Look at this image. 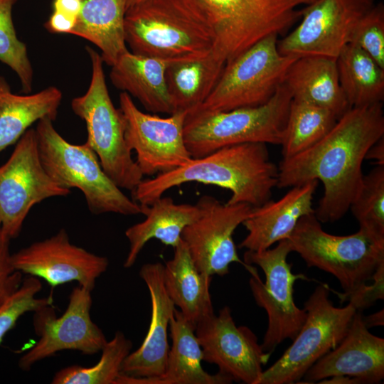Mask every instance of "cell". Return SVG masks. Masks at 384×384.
<instances>
[{
    "instance_id": "cell-32",
    "label": "cell",
    "mask_w": 384,
    "mask_h": 384,
    "mask_svg": "<svg viewBox=\"0 0 384 384\" xmlns=\"http://www.w3.org/2000/svg\"><path fill=\"white\" fill-rule=\"evenodd\" d=\"M132 348V341L117 331L101 350L99 361L92 366L73 365L57 371L53 384H116L121 367Z\"/></svg>"
},
{
    "instance_id": "cell-38",
    "label": "cell",
    "mask_w": 384,
    "mask_h": 384,
    "mask_svg": "<svg viewBox=\"0 0 384 384\" xmlns=\"http://www.w3.org/2000/svg\"><path fill=\"white\" fill-rule=\"evenodd\" d=\"M371 280L373 281L371 284L368 285L366 283L361 285L345 299L349 301L356 311H363L373 305L378 300H383L384 262L377 267Z\"/></svg>"
},
{
    "instance_id": "cell-39",
    "label": "cell",
    "mask_w": 384,
    "mask_h": 384,
    "mask_svg": "<svg viewBox=\"0 0 384 384\" xmlns=\"http://www.w3.org/2000/svg\"><path fill=\"white\" fill-rule=\"evenodd\" d=\"M76 18L53 11L45 26L47 30L55 33H70Z\"/></svg>"
},
{
    "instance_id": "cell-24",
    "label": "cell",
    "mask_w": 384,
    "mask_h": 384,
    "mask_svg": "<svg viewBox=\"0 0 384 384\" xmlns=\"http://www.w3.org/2000/svg\"><path fill=\"white\" fill-rule=\"evenodd\" d=\"M169 63L127 52L111 66L110 78L117 89L137 98L153 113H174L165 72Z\"/></svg>"
},
{
    "instance_id": "cell-45",
    "label": "cell",
    "mask_w": 384,
    "mask_h": 384,
    "mask_svg": "<svg viewBox=\"0 0 384 384\" xmlns=\"http://www.w3.org/2000/svg\"><path fill=\"white\" fill-rule=\"evenodd\" d=\"M304 1H306V4L309 5V4H311L314 3V2H316L318 0H304Z\"/></svg>"
},
{
    "instance_id": "cell-2",
    "label": "cell",
    "mask_w": 384,
    "mask_h": 384,
    "mask_svg": "<svg viewBox=\"0 0 384 384\" xmlns=\"http://www.w3.org/2000/svg\"><path fill=\"white\" fill-rule=\"evenodd\" d=\"M278 166L265 143H245L220 148L169 172L142 180L132 192V199L149 206L168 190L189 182L228 189L227 204L258 207L269 201L277 186Z\"/></svg>"
},
{
    "instance_id": "cell-18",
    "label": "cell",
    "mask_w": 384,
    "mask_h": 384,
    "mask_svg": "<svg viewBox=\"0 0 384 384\" xmlns=\"http://www.w3.org/2000/svg\"><path fill=\"white\" fill-rule=\"evenodd\" d=\"M11 262L15 270L41 278L52 288L77 282L91 292L109 265L106 257L71 243L64 228L12 254Z\"/></svg>"
},
{
    "instance_id": "cell-44",
    "label": "cell",
    "mask_w": 384,
    "mask_h": 384,
    "mask_svg": "<svg viewBox=\"0 0 384 384\" xmlns=\"http://www.w3.org/2000/svg\"><path fill=\"white\" fill-rule=\"evenodd\" d=\"M144 0H127V9Z\"/></svg>"
},
{
    "instance_id": "cell-4",
    "label": "cell",
    "mask_w": 384,
    "mask_h": 384,
    "mask_svg": "<svg viewBox=\"0 0 384 384\" xmlns=\"http://www.w3.org/2000/svg\"><path fill=\"white\" fill-rule=\"evenodd\" d=\"M53 123L50 119H42L35 129L41 163L52 180L63 188L79 189L95 215L143 214L144 206L127 196L111 180L93 150L85 142H68Z\"/></svg>"
},
{
    "instance_id": "cell-12",
    "label": "cell",
    "mask_w": 384,
    "mask_h": 384,
    "mask_svg": "<svg viewBox=\"0 0 384 384\" xmlns=\"http://www.w3.org/2000/svg\"><path fill=\"white\" fill-rule=\"evenodd\" d=\"M70 193L46 171L35 129L29 128L16 142L9 159L0 166V230L11 240L16 238L35 205Z\"/></svg>"
},
{
    "instance_id": "cell-8",
    "label": "cell",
    "mask_w": 384,
    "mask_h": 384,
    "mask_svg": "<svg viewBox=\"0 0 384 384\" xmlns=\"http://www.w3.org/2000/svg\"><path fill=\"white\" fill-rule=\"evenodd\" d=\"M214 36L213 52L225 65L271 35L287 31L302 16L304 0H198Z\"/></svg>"
},
{
    "instance_id": "cell-31",
    "label": "cell",
    "mask_w": 384,
    "mask_h": 384,
    "mask_svg": "<svg viewBox=\"0 0 384 384\" xmlns=\"http://www.w3.org/2000/svg\"><path fill=\"white\" fill-rule=\"evenodd\" d=\"M337 117L330 110L292 100L282 146V159L310 148L332 129Z\"/></svg>"
},
{
    "instance_id": "cell-11",
    "label": "cell",
    "mask_w": 384,
    "mask_h": 384,
    "mask_svg": "<svg viewBox=\"0 0 384 384\" xmlns=\"http://www.w3.org/2000/svg\"><path fill=\"white\" fill-rule=\"evenodd\" d=\"M277 37L267 36L227 63L211 93L194 111H228L268 102L297 58L279 53Z\"/></svg>"
},
{
    "instance_id": "cell-37",
    "label": "cell",
    "mask_w": 384,
    "mask_h": 384,
    "mask_svg": "<svg viewBox=\"0 0 384 384\" xmlns=\"http://www.w3.org/2000/svg\"><path fill=\"white\" fill-rule=\"evenodd\" d=\"M11 239L0 230V306L20 287L22 273L15 270L10 252Z\"/></svg>"
},
{
    "instance_id": "cell-28",
    "label": "cell",
    "mask_w": 384,
    "mask_h": 384,
    "mask_svg": "<svg viewBox=\"0 0 384 384\" xmlns=\"http://www.w3.org/2000/svg\"><path fill=\"white\" fill-rule=\"evenodd\" d=\"M62 97L54 86L34 94H14L0 75V153L16 143L33 123L45 118L54 121Z\"/></svg>"
},
{
    "instance_id": "cell-9",
    "label": "cell",
    "mask_w": 384,
    "mask_h": 384,
    "mask_svg": "<svg viewBox=\"0 0 384 384\" xmlns=\"http://www.w3.org/2000/svg\"><path fill=\"white\" fill-rule=\"evenodd\" d=\"M292 252L287 239L262 251L246 250L245 267L250 273L249 286L255 303L265 309L268 323L261 347L272 351L286 339L293 340L306 320V312L294 300V284L306 279L302 274H294L287 256Z\"/></svg>"
},
{
    "instance_id": "cell-23",
    "label": "cell",
    "mask_w": 384,
    "mask_h": 384,
    "mask_svg": "<svg viewBox=\"0 0 384 384\" xmlns=\"http://www.w3.org/2000/svg\"><path fill=\"white\" fill-rule=\"evenodd\" d=\"M283 84L293 100L327 109L338 119L351 108L339 82L336 58L299 57L289 66Z\"/></svg>"
},
{
    "instance_id": "cell-6",
    "label": "cell",
    "mask_w": 384,
    "mask_h": 384,
    "mask_svg": "<svg viewBox=\"0 0 384 384\" xmlns=\"http://www.w3.org/2000/svg\"><path fill=\"white\" fill-rule=\"evenodd\" d=\"M86 50L92 65L90 83L83 95L72 100L71 108L85 122V143L96 154L104 171L119 188L132 192L144 175L127 145L122 113L110 96L102 57L90 47Z\"/></svg>"
},
{
    "instance_id": "cell-34",
    "label": "cell",
    "mask_w": 384,
    "mask_h": 384,
    "mask_svg": "<svg viewBox=\"0 0 384 384\" xmlns=\"http://www.w3.org/2000/svg\"><path fill=\"white\" fill-rule=\"evenodd\" d=\"M18 0H0V61L17 75L24 93L33 87V71L26 44L16 35L12 9Z\"/></svg>"
},
{
    "instance_id": "cell-30",
    "label": "cell",
    "mask_w": 384,
    "mask_h": 384,
    "mask_svg": "<svg viewBox=\"0 0 384 384\" xmlns=\"http://www.w3.org/2000/svg\"><path fill=\"white\" fill-rule=\"evenodd\" d=\"M341 87L351 107L382 103L384 68L353 43L336 58Z\"/></svg>"
},
{
    "instance_id": "cell-19",
    "label": "cell",
    "mask_w": 384,
    "mask_h": 384,
    "mask_svg": "<svg viewBox=\"0 0 384 384\" xmlns=\"http://www.w3.org/2000/svg\"><path fill=\"white\" fill-rule=\"evenodd\" d=\"M336 375L368 384L379 383L384 378V339L369 331L362 311H356L341 341L318 360L303 378L306 383H314Z\"/></svg>"
},
{
    "instance_id": "cell-13",
    "label": "cell",
    "mask_w": 384,
    "mask_h": 384,
    "mask_svg": "<svg viewBox=\"0 0 384 384\" xmlns=\"http://www.w3.org/2000/svg\"><path fill=\"white\" fill-rule=\"evenodd\" d=\"M91 291L78 285L73 289L67 308L57 317L52 306H44L33 315V326L39 339L18 361L19 368L29 370L37 362L63 350L85 355L101 351L107 341L90 316Z\"/></svg>"
},
{
    "instance_id": "cell-27",
    "label": "cell",
    "mask_w": 384,
    "mask_h": 384,
    "mask_svg": "<svg viewBox=\"0 0 384 384\" xmlns=\"http://www.w3.org/2000/svg\"><path fill=\"white\" fill-rule=\"evenodd\" d=\"M127 4V0H82L70 33L95 45L103 62L110 67L129 51L124 33Z\"/></svg>"
},
{
    "instance_id": "cell-7",
    "label": "cell",
    "mask_w": 384,
    "mask_h": 384,
    "mask_svg": "<svg viewBox=\"0 0 384 384\" xmlns=\"http://www.w3.org/2000/svg\"><path fill=\"white\" fill-rule=\"evenodd\" d=\"M309 267L326 272L338 281L343 293L341 301L361 285L370 281L384 262V245L361 230L348 235L325 232L314 213L302 216L287 238Z\"/></svg>"
},
{
    "instance_id": "cell-10",
    "label": "cell",
    "mask_w": 384,
    "mask_h": 384,
    "mask_svg": "<svg viewBox=\"0 0 384 384\" xmlns=\"http://www.w3.org/2000/svg\"><path fill=\"white\" fill-rule=\"evenodd\" d=\"M326 284L318 285L304 303L306 320L282 356L264 370L257 384L298 383L321 357L345 336L356 311L350 303L334 306Z\"/></svg>"
},
{
    "instance_id": "cell-3",
    "label": "cell",
    "mask_w": 384,
    "mask_h": 384,
    "mask_svg": "<svg viewBox=\"0 0 384 384\" xmlns=\"http://www.w3.org/2000/svg\"><path fill=\"white\" fill-rule=\"evenodd\" d=\"M126 43L132 53L167 63L206 57L214 36L198 0H144L127 9Z\"/></svg>"
},
{
    "instance_id": "cell-21",
    "label": "cell",
    "mask_w": 384,
    "mask_h": 384,
    "mask_svg": "<svg viewBox=\"0 0 384 384\" xmlns=\"http://www.w3.org/2000/svg\"><path fill=\"white\" fill-rule=\"evenodd\" d=\"M318 181L313 180L291 187L278 201L270 199L252 207L250 215L242 223L248 233L239 247L262 251L287 239L302 216L315 212L312 205Z\"/></svg>"
},
{
    "instance_id": "cell-41",
    "label": "cell",
    "mask_w": 384,
    "mask_h": 384,
    "mask_svg": "<svg viewBox=\"0 0 384 384\" xmlns=\"http://www.w3.org/2000/svg\"><path fill=\"white\" fill-rule=\"evenodd\" d=\"M365 159L374 160L380 166H384V139L380 138L368 150Z\"/></svg>"
},
{
    "instance_id": "cell-25",
    "label": "cell",
    "mask_w": 384,
    "mask_h": 384,
    "mask_svg": "<svg viewBox=\"0 0 384 384\" xmlns=\"http://www.w3.org/2000/svg\"><path fill=\"white\" fill-rule=\"evenodd\" d=\"M163 279L174 306L195 327L214 314L210 293L212 277L197 269L182 240L174 247L172 258L164 265Z\"/></svg>"
},
{
    "instance_id": "cell-17",
    "label": "cell",
    "mask_w": 384,
    "mask_h": 384,
    "mask_svg": "<svg viewBox=\"0 0 384 384\" xmlns=\"http://www.w3.org/2000/svg\"><path fill=\"white\" fill-rule=\"evenodd\" d=\"M195 333L203 361L216 365L233 381L257 384L271 353L262 350L250 328L236 326L229 306L199 321Z\"/></svg>"
},
{
    "instance_id": "cell-29",
    "label": "cell",
    "mask_w": 384,
    "mask_h": 384,
    "mask_svg": "<svg viewBox=\"0 0 384 384\" xmlns=\"http://www.w3.org/2000/svg\"><path fill=\"white\" fill-rule=\"evenodd\" d=\"M225 66L213 50L200 59L169 63L165 78L174 113L188 114L198 109L214 89Z\"/></svg>"
},
{
    "instance_id": "cell-15",
    "label": "cell",
    "mask_w": 384,
    "mask_h": 384,
    "mask_svg": "<svg viewBox=\"0 0 384 384\" xmlns=\"http://www.w3.org/2000/svg\"><path fill=\"white\" fill-rule=\"evenodd\" d=\"M373 0H318L302 10L297 28L277 43L280 53L336 58L351 43L356 25Z\"/></svg>"
},
{
    "instance_id": "cell-26",
    "label": "cell",
    "mask_w": 384,
    "mask_h": 384,
    "mask_svg": "<svg viewBox=\"0 0 384 384\" xmlns=\"http://www.w3.org/2000/svg\"><path fill=\"white\" fill-rule=\"evenodd\" d=\"M143 206V205H142ZM146 218L128 228L125 236L129 244L124 267L130 268L144 245L151 239L175 247L181 241L183 229L200 215L196 204L176 203L171 197L162 196L149 206H144Z\"/></svg>"
},
{
    "instance_id": "cell-35",
    "label": "cell",
    "mask_w": 384,
    "mask_h": 384,
    "mask_svg": "<svg viewBox=\"0 0 384 384\" xmlns=\"http://www.w3.org/2000/svg\"><path fill=\"white\" fill-rule=\"evenodd\" d=\"M41 289V280L30 276L23 280L18 290L0 306V343L5 335L14 328L22 315L53 305V299L51 296L45 298L36 297Z\"/></svg>"
},
{
    "instance_id": "cell-5",
    "label": "cell",
    "mask_w": 384,
    "mask_h": 384,
    "mask_svg": "<svg viewBox=\"0 0 384 384\" xmlns=\"http://www.w3.org/2000/svg\"><path fill=\"white\" fill-rule=\"evenodd\" d=\"M292 96L282 83L266 103L228 111H193L185 119L183 134L192 158L245 143L281 145Z\"/></svg>"
},
{
    "instance_id": "cell-20",
    "label": "cell",
    "mask_w": 384,
    "mask_h": 384,
    "mask_svg": "<svg viewBox=\"0 0 384 384\" xmlns=\"http://www.w3.org/2000/svg\"><path fill=\"white\" fill-rule=\"evenodd\" d=\"M163 269L161 262H154L143 265L139 270L150 294L151 319L142 345L124 360L122 375L151 378L159 377L165 370L169 351L168 330L176 307L166 291Z\"/></svg>"
},
{
    "instance_id": "cell-40",
    "label": "cell",
    "mask_w": 384,
    "mask_h": 384,
    "mask_svg": "<svg viewBox=\"0 0 384 384\" xmlns=\"http://www.w3.org/2000/svg\"><path fill=\"white\" fill-rule=\"evenodd\" d=\"M82 0H53V11L77 18L81 9Z\"/></svg>"
},
{
    "instance_id": "cell-14",
    "label": "cell",
    "mask_w": 384,
    "mask_h": 384,
    "mask_svg": "<svg viewBox=\"0 0 384 384\" xmlns=\"http://www.w3.org/2000/svg\"><path fill=\"white\" fill-rule=\"evenodd\" d=\"M119 100L126 143L135 151L136 162L144 176L171 171L192 159L184 142L186 112L161 117L141 111L125 92Z\"/></svg>"
},
{
    "instance_id": "cell-36",
    "label": "cell",
    "mask_w": 384,
    "mask_h": 384,
    "mask_svg": "<svg viewBox=\"0 0 384 384\" xmlns=\"http://www.w3.org/2000/svg\"><path fill=\"white\" fill-rule=\"evenodd\" d=\"M353 43L384 68V7L373 5L359 20L352 35Z\"/></svg>"
},
{
    "instance_id": "cell-1",
    "label": "cell",
    "mask_w": 384,
    "mask_h": 384,
    "mask_svg": "<svg viewBox=\"0 0 384 384\" xmlns=\"http://www.w3.org/2000/svg\"><path fill=\"white\" fill-rule=\"evenodd\" d=\"M383 136L382 103L351 107L316 144L282 160L277 187L320 181L324 193L314 214L320 223L335 222L346 213L361 187L368 150Z\"/></svg>"
},
{
    "instance_id": "cell-22",
    "label": "cell",
    "mask_w": 384,
    "mask_h": 384,
    "mask_svg": "<svg viewBox=\"0 0 384 384\" xmlns=\"http://www.w3.org/2000/svg\"><path fill=\"white\" fill-rule=\"evenodd\" d=\"M172 340L166 366L159 377L134 378L119 375L116 384H229L233 379L220 372L210 374L202 367L203 351L196 327L176 308L169 323Z\"/></svg>"
},
{
    "instance_id": "cell-16",
    "label": "cell",
    "mask_w": 384,
    "mask_h": 384,
    "mask_svg": "<svg viewBox=\"0 0 384 384\" xmlns=\"http://www.w3.org/2000/svg\"><path fill=\"white\" fill-rule=\"evenodd\" d=\"M199 216L183 230L181 240L186 245L197 269L209 276H224L233 262L245 265L233 240L235 229L251 213L252 206L244 203H221L205 195L196 203Z\"/></svg>"
},
{
    "instance_id": "cell-33",
    "label": "cell",
    "mask_w": 384,
    "mask_h": 384,
    "mask_svg": "<svg viewBox=\"0 0 384 384\" xmlns=\"http://www.w3.org/2000/svg\"><path fill=\"white\" fill-rule=\"evenodd\" d=\"M349 209L359 224V230L384 245V166L378 165L363 176Z\"/></svg>"
},
{
    "instance_id": "cell-43",
    "label": "cell",
    "mask_w": 384,
    "mask_h": 384,
    "mask_svg": "<svg viewBox=\"0 0 384 384\" xmlns=\"http://www.w3.org/2000/svg\"><path fill=\"white\" fill-rule=\"evenodd\" d=\"M319 383H334V384H358V381L352 377L347 375H336L324 379Z\"/></svg>"
},
{
    "instance_id": "cell-42",
    "label": "cell",
    "mask_w": 384,
    "mask_h": 384,
    "mask_svg": "<svg viewBox=\"0 0 384 384\" xmlns=\"http://www.w3.org/2000/svg\"><path fill=\"white\" fill-rule=\"evenodd\" d=\"M364 322L368 329L374 326L384 325V309L383 308L367 316H363Z\"/></svg>"
}]
</instances>
